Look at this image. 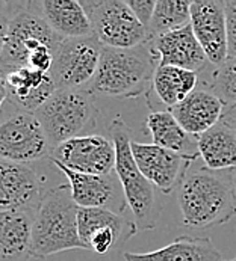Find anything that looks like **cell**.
Segmentation results:
<instances>
[{"mask_svg":"<svg viewBox=\"0 0 236 261\" xmlns=\"http://www.w3.org/2000/svg\"><path fill=\"white\" fill-rule=\"evenodd\" d=\"M232 171L206 166L188 171L177 189L183 224L206 229L227 224L236 216V190Z\"/></svg>","mask_w":236,"mask_h":261,"instance_id":"6da1fadb","label":"cell"},{"mask_svg":"<svg viewBox=\"0 0 236 261\" xmlns=\"http://www.w3.org/2000/svg\"><path fill=\"white\" fill-rule=\"evenodd\" d=\"M150 41L135 48H103L102 61L88 91L96 97L138 98L149 94L156 71Z\"/></svg>","mask_w":236,"mask_h":261,"instance_id":"7a4b0ae2","label":"cell"},{"mask_svg":"<svg viewBox=\"0 0 236 261\" xmlns=\"http://www.w3.org/2000/svg\"><path fill=\"white\" fill-rule=\"evenodd\" d=\"M79 207L68 185L44 190L31 229V258L85 249L79 237Z\"/></svg>","mask_w":236,"mask_h":261,"instance_id":"3957f363","label":"cell"},{"mask_svg":"<svg viewBox=\"0 0 236 261\" xmlns=\"http://www.w3.org/2000/svg\"><path fill=\"white\" fill-rule=\"evenodd\" d=\"M61 39L28 3H17L6 47L0 56L2 74L17 68L49 73Z\"/></svg>","mask_w":236,"mask_h":261,"instance_id":"277c9868","label":"cell"},{"mask_svg":"<svg viewBox=\"0 0 236 261\" xmlns=\"http://www.w3.org/2000/svg\"><path fill=\"white\" fill-rule=\"evenodd\" d=\"M111 139L115 145V174L126 204L133 215L138 231L155 229L160 215L156 187L139 171L132 154V130L117 116L109 125Z\"/></svg>","mask_w":236,"mask_h":261,"instance_id":"5b68a950","label":"cell"},{"mask_svg":"<svg viewBox=\"0 0 236 261\" xmlns=\"http://www.w3.org/2000/svg\"><path fill=\"white\" fill-rule=\"evenodd\" d=\"M52 148L79 136L92 135L100 112L88 89H56L35 111Z\"/></svg>","mask_w":236,"mask_h":261,"instance_id":"8992f818","label":"cell"},{"mask_svg":"<svg viewBox=\"0 0 236 261\" xmlns=\"http://www.w3.org/2000/svg\"><path fill=\"white\" fill-rule=\"evenodd\" d=\"M92 26V35L108 48H135L152 39L126 0L80 2Z\"/></svg>","mask_w":236,"mask_h":261,"instance_id":"52a82bcc","label":"cell"},{"mask_svg":"<svg viewBox=\"0 0 236 261\" xmlns=\"http://www.w3.org/2000/svg\"><path fill=\"white\" fill-rule=\"evenodd\" d=\"M12 106V105H11ZM52 145L35 113L14 108L0 116V159L31 165L50 159Z\"/></svg>","mask_w":236,"mask_h":261,"instance_id":"ba28073f","label":"cell"},{"mask_svg":"<svg viewBox=\"0 0 236 261\" xmlns=\"http://www.w3.org/2000/svg\"><path fill=\"white\" fill-rule=\"evenodd\" d=\"M103 48L94 35L62 38L49 71L56 89H86L99 70Z\"/></svg>","mask_w":236,"mask_h":261,"instance_id":"9c48e42d","label":"cell"},{"mask_svg":"<svg viewBox=\"0 0 236 261\" xmlns=\"http://www.w3.org/2000/svg\"><path fill=\"white\" fill-rule=\"evenodd\" d=\"M50 162L88 175H112L115 172V145L102 135L70 139L53 148Z\"/></svg>","mask_w":236,"mask_h":261,"instance_id":"30bf717a","label":"cell"},{"mask_svg":"<svg viewBox=\"0 0 236 261\" xmlns=\"http://www.w3.org/2000/svg\"><path fill=\"white\" fill-rule=\"evenodd\" d=\"M78 226L85 249L97 255H108L138 232L133 221L105 208H79Z\"/></svg>","mask_w":236,"mask_h":261,"instance_id":"8fae6325","label":"cell"},{"mask_svg":"<svg viewBox=\"0 0 236 261\" xmlns=\"http://www.w3.org/2000/svg\"><path fill=\"white\" fill-rule=\"evenodd\" d=\"M132 154L143 175L163 195H170L179 189L193 162L200 157L179 154L155 144H141L136 141H132Z\"/></svg>","mask_w":236,"mask_h":261,"instance_id":"7c38bea8","label":"cell"},{"mask_svg":"<svg viewBox=\"0 0 236 261\" xmlns=\"http://www.w3.org/2000/svg\"><path fill=\"white\" fill-rule=\"evenodd\" d=\"M191 28L207 61L215 67L224 64L227 51V17L226 2L196 0L191 2Z\"/></svg>","mask_w":236,"mask_h":261,"instance_id":"4fadbf2b","label":"cell"},{"mask_svg":"<svg viewBox=\"0 0 236 261\" xmlns=\"http://www.w3.org/2000/svg\"><path fill=\"white\" fill-rule=\"evenodd\" d=\"M44 183L31 165L0 159V212H37Z\"/></svg>","mask_w":236,"mask_h":261,"instance_id":"5bb4252c","label":"cell"},{"mask_svg":"<svg viewBox=\"0 0 236 261\" xmlns=\"http://www.w3.org/2000/svg\"><path fill=\"white\" fill-rule=\"evenodd\" d=\"M52 163L67 177L72 198L79 208H105L115 213H121L126 208V199L124 196H120L112 175L79 174L59 163Z\"/></svg>","mask_w":236,"mask_h":261,"instance_id":"9a60e30c","label":"cell"},{"mask_svg":"<svg viewBox=\"0 0 236 261\" xmlns=\"http://www.w3.org/2000/svg\"><path fill=\"white\" fill-rule=\"evenodd\" d=\"M150 47L159 65L177 67L198 74L209 64L207 56L197 41L191 24L153 37L150 39Z\"/></svg>","mask_w":236,"mask_h":261,"instance_id":"2e32d148","label":"cell"},{"mask_svg":"<svg viewBox=\"0 0 236 261\" xmlns=\"http://www.w3.org/2000/svg\"><path fill=\"white\" fill-rule=\"evenodd\" d=\"M224 109L226 105L220 97L207 86H203L171 108L170 112L188 135L198 138L221 121Z\"/></svg>","mask_w":236,"mask_h":261,"instance_id":"e0dca14e","label":"cell"},{"mask_svg":"<svg viewBox=\"0 0 236 261\" xmlns=\"http://www.w3.org/2000/svg\"><path fill=\"white\" fill-rule=\"evenodd\" d=\"M28 6L35 14H38L58 37H92L91 21L80 2L39 0V2H28Z\"/></svg>","mask_w":236,"mask_h":261,"instance_id":"ac0fdd59","label":"cell"},{"mask_svg":"<svg viewBox=\"0 0 236 261\" xmlns=\"http://www.w3.org/2000/svg\"><path fill=\"white\" fill-rule=\"evenodd\" d=\"M3 77L8 89V103L25 112L35 113L39 106L56 91L49 73H41L31 68H17L3 74Z\"/></svg>","mask_w":236,"mask_h":261,"instance_id":"d6986e66","label":"cell"},{"mask_svg":"<svg viewBox=\"0 0 236 261\" xmlns=\"http://www.w3.org/2000/svg\"><path fill=\"white\" fill-rule=\"evenodd\" d=\"M124 261H224V258L209 237L180 236L152 252H126Z\"/></svg>","mask_w":236,"mask_h":261,"instance_id":"ffe728a7","label":"cell"},{"mask_svg":"<svg viewBox=\"0 0 236 261\" xmlns=\"http://www.w3.org/2000/svg\"><path fill=\"white\" fill-rule=\"evenodd\" d=\"M35 212H0V261L31 258V229Z\"/></svg>","mask_w":236,"mask_h":261,"instance_id":"44dd1931","label":"cell"},{"mask_svg":"<svg viewBox=\"0 0 236 261\" xmlns=\"http://www.w3.org/2000/svg\"><path fill=\"white\" fill-rule=\"evenodd\" d=\"M197 148L206 168L212 171L236 169V132L224 121L198 136Z\"/></svg>","mask_w":236,"mask_h":261,"instance_id":"7402d4cb","label":"cell"},{"mask_svg":"<svg viewBox=\"0 0 236 261\" xmlns=\"http://www.w3.org/2000/svg\"><path fill=\"white\" fill-rule=\"evenodd\" d=\"M147 130L153 144L179 154L200 155L197 141L188 135L170 111H155L146 118Z\"/></svg>","mask_w":236,"mask_h":261,"instance_id":"603a6c76","label":"cell"},{"mask_svg":"<svg viewBox=\"0 0 236 261\" xmlns=\"http://www.w3.org/2000/svg\"><path fill=\"white\" fill-rule=\"evenodd\" d=\"M198 85V74L177 67L157 65L152 89L159 101L167 108H174L193 94Z\"/></svg>","mask_w":236,"mask_h":261,"instance_id":"cb8c5ba5","label":"cell"},{"mask_svg":"<svg viewBox=\"0 0 236 261\" xmlns=\"http://www.w3.org/2000/svg\"><path fill=\"white\" fill-rule=\"evenodd\" d=\"M191 23V2L157 0L149 32L152 38L182 29Z\"/></svg>","mask_w":236,"mask_h":261,"instance_id":"d4e9b609","label":"cell"},{"mask_svg":"<svg viewBox=\"0 0 236 261\" xmlns=\"http://www.w3.org/2000/svg\"><path fill=\"white\" fill-rule=\"evenodd\" d=\"M227 106L236 105V58H227L224 64L215 67L210 83L206 85Z\"/></svg>","mask_w":236,"mask_h":261,"instance_id":"484cf974","label":"cell"},{"mask_svg":"<svg viewBox=\"0 0 236 261\" xmlns=\"http://www.w3.org/2000/svg\"><path fill=\"white\" fill-rule=\"evenodd\" d=\"M15 8H17V3L14 2H0V56L6 47L11 20L14 17Z\"/></svg>","mask_w":236,"mask_h":261,"instance_id":"4316f807","label":"cell"},{"mask_svg":"<svg viewBox=\"0 0 236 261\" xmlns=\"http://www.w3.org/2000/svg\"><path fill=\"white\" fill-rule=\"evenodd\" d=\"M126 3L132 9L135 17L141 21V24L149 29L155 8H156V2L155 0H126Z\"/></svg>","mask_w":236,"mask_h":261,"instance_id":"83f0119b","label":"cell"},{"mask_svg":"<svg viewBox=\"0 0 236 261\" xmlns=\"http://www.w3.org/2000/svg\"><path fill=\"white\" fill-rule=\"evenodd\" d=\"M226 17H227V51L229 58H236V6L229 0L226 2Z\"/></svg>","mask_w":236,"mask_h":261,"instance_id":"f1b7e54d","label":"cell"},{"mask_svg":"<svg viewBox=\"0 0 236 261\" xmlns=\"http://www.w3.org/2000/svg\"><path fill=\"white\" fill-rule=\"evenodd\" d=\"M221 121H224L227 125H230V127L236 132V105L227 106V108L224 109V113H223Z\"/></svg>","mask_w":236,"mask_h":261,"instance_id":"f546056e","label":"cell"},{"mask_svg":"<svg viewBox=\"0 0 236 261\" xmlns=\"http://www.w3.org/2000/svg\"><path fill=\"white\" fill-rule=\"evenodd\" d=\"M5 103H8V89H6V83H5V77L0 71V113L3 111Z\"/></svg>","mask_w":236,"mask_h":261,"instance_id":"4dcf8cb0","label":"cell"},{"mask_svg":"<svg viewBox=\"0 0 236 261\" xmlns=\"http://www.w3.org/2000/svg\"><path fill=\"white\" fill-rule=\"evenodd\" d=\"M233 183H235V190H236V172H235V175H233Z\"/></svg>","mask_w":236,"mask_h":261,"instance_id":"1f68e13d","label":"cell"},{"mask_svg":"<svg viewBox=\"0 0 236 261\" xmlns=\"http://www.w3.org/2000/svg\"><path fill=\"white\" fill-rule=\"evenodd\" d=\"M229 2H230V3H232L233 6H236V0H229Z\"/></svg>","mask_w":236,"mask_h":261,"instance_id":"d6a6232c","label":"cell"},{"mask_svg":"<svg viewBox=\"0 0 236 261\" xmlns=\"http://www.w3.org/2000/svg\"><path fill=\"white\" fill-rule=\"evenodd\" d=\"M230 261H236V258H233V260H230Z\"/></svg>","mask_w":236,"mask_h":261,"instance_id":"836d02e7","label":"cell"}]
</instances>
